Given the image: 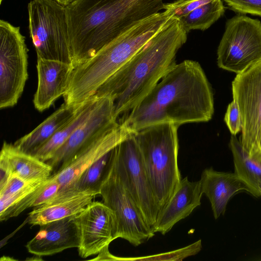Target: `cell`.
Instances as JSON below:
<instances>
[{
  "label": "cell",
  "mask_w": 261,
  "mask_h": 261,
  "mask_svg": "<svg viewBox=\"0 0 261 261\" xmlns=\"http://www.w3.org/2000/svg\"><path fill=\"white\" fill-rule=\"evenodd\" d=\"M212 89L199 63L175 64L120 123L135 133L166 122H205L214 114Z\"/></svg>",
  "instance_id": "6da1fadb"
},
{
  "label": "cell",
  "mask_w": 261,
  "mask_h": 261,
  "mask_svg": "<svg viewBox=\"0 0 261 261\" xmlns=\"http://www.w3.org/2000/svg\"><path fill=\"white\" fill-rule=\"evenodd\" d=\"M163 0H76L66 13L74 68L137 22L163 9Z\"/></svg>",
  "instance_id": "7a4b0ae2"
},
{
  "label": "cell",
  "mask_w": 261,
  "mask_h": 261,
  "mask_svg": "<svg viewBox=\"0 0 261 261\" xmlns=\"http://www.w3.org/2000/svg\"><path fill=\"white\" fill-rule=\"evenodd\" d=\"M187 40V33L179 20L171 17L94 96L111 98L118 119L132 110L176 64V54Z\"/></svg>",
  "instance_id": "3957f363"
},
{
  "label": "cell",
  "mask_w": 261,
  "mask_h": 261,
  "mask_svg": "<svg viewBox=\"0 0 261 261\" xmlns=\"http://www.w3.org/2000/svg\"><path fill=\"white\" fill-rule=\"evenodd\" d=\"M171 17L165 11L133 25L85 62L74 68L64 103L77 106L93 97L98 88L139 51Z\"/></svg>",
  "instance_id": "277c9868"
},
{
  "label": "cell",
  "mask_w": 261,
  "mask_h": 261,
  "mask_svg": "<svg viewBox=\"0 0 261 261\" xmlns=\"http://www.w3.org/2000/svg\"><path fill=\"white\" fill-rule=\"evenodd\" d=\"M178 127L172 123H162L147 127L134 134L159 212L170 200L182 179L177 160Z\"/></svg>",
  "instance_id": "5b68a950"
},
{
  "label": "cell",
  "mask_w": 261,
  "mask_h": 261,
  "mask_svg": "<svg viewBox=\"0 0 261 261\" xmlns=\"http://www.w3.org/2000/svg\"><path fill=\"white\" fill-rule=\"evenodd\" d=\"M28 10L37 58L72 64L65 7L54 0H31Z\"/></svg>",
  "instance_id": "8992f818"
},
{
  "label": "cell",
  "mask_w": 261,
  "mask_h": 261,
  "mask_svg": "<svg viewBox=\"0 0 261 261\" xmlns=\"http://www.w3.org/2000/svg\"><path fill=\"white\" fill-rule=\"evenodd\" d=\"M217 55L218 67L236 74L261 61V22L240 14L227 20Z\"/></svg>",
  "instance_id": "52a82bcc"
},
{
  "label": "cell",
  "mask_w": 261,
  "mask_h": 261,
  "mask_svg": "<svg viewBox=\"0 0 261 261\" xmlns=\"http://www.w3.org/2000/svg\"><path fill=\"white\" fill-rule=\"evenodd\" d=\"M103 203L113 214L114 240L122 238L138 246L154 236L124 185L116 161L100 191Z\"/></svg>",
  "instance_id": "ba28073f"
},
{
  "label": "cell",
  "mask_w": 261,
  "mask_h": 261,
  "mask_svg": "<svg viewBox=\"0 0 261 261\" xmlns=\"http://www.w3.org/2000/svg\"><path fill=\"white\" fill-rule=\"evenodd\" d=\"M28 49L20 27L0 21V108L14 106L28 78Z\"/></svg>",
  "instance_id": "9c48e42d"
},
{
  "label": "cell",
  "mask_w": 261,
  "mask_h": 261,
  "mask_svg": "<svg viewBox=\"0 0 261 261\" xmlns=\"http://www.w3.org/2000/svg\"><path fill=\"white\" fill-rule=\"evenodd\" d=\"M134 134L118 145L116 165L124 185L146 222L152 228L159 208Z\"/></svg>",
  "instance_id": "30bf717a"
},
{
  "label": "cell",
  "mask_w": 261,
  "mask_h": 261,
  "mask_svg": "<svg viewBox=\"0 0 261 261\" xmlns=\"http://www.w3.org/2000/svg\"><path fill=\"white\" fill-rule=\"evenodd\" d=\"M232 92L242 121L240 141L249 155L261 153L258 147L261 132V61L237 74L232 82Z\"/></svg>",
  "instance_id": "8fae6325"
},
{
  "label": "cell",
  "mask_w": 261,
  "mask_h": 261,
  "mask_svg": "<svg viewBox=\"0 0 261 261\" xmlns=\"http://www.w3.org/2000/svg\"><path fill=\"white\" fill-rule=\"evenodd\" d=\"M113 100L109 97H98L89 116L74 130L66 142L46 162L53 169L64 168L83 148L100 135L118 126Z\"/></svg>",
  "instance_id": "7c38bea8"
},
{
  "label": "cell",
  "mask_w": 261,
  "mask_h": 261,
  "mask_svg": "<svg viewBox=\"0 0 261 261\" xmlns=\"http://www.w3.org/2000/svg\"><path fill=\"white\" fill-rule=\"evenodd\" d=\"M80 230L79 254L82 258L98 254L114 241V216L103 202L92 201L77 215Z\"/></svg>",
  "instance_id": "4fadbf2b"
},
{
  "label": "cell",
  "mask_w": 261,
  "mask_h": 261,
  "mask_svg": "<svg viewBox=\"0 0 261 261\" xmlns=\"http://www.w3.org/2000/svg\"><path fill=\"white\" fill-rule=\"evenodd\" d=\"M134 133L124 124L118 126L94 139L80 150L66 165L58 170L53 177L65 189L74 184L90 166Z\"/></svg>",
  "instance_id": "5bb4252c"
},
{
  "label": "cell",
  "mask_w": 261,
  "mask_h": 261,
  "mask_svg": "<svg viewBox=\"0 0 261 261\" xmlns=\"http://www.w3.org/2000/svg\"><path fill=\"white\" fill-rule=\"evenodd\" d=\"M39 226L37 233L25 245L29 253L39 256H47L79 247L80 236L77 215Z\"/></svg>",
  "instance_id": "9a60e30c"
},
{
  "label": "cell",
  "mask_w": 261,
  "mask_h": 261,
  "mask_svg": "<svg viewBox=\"0 0 261 261\" xmlns=\"http://www.w3.org/2000/svg\"><path fill=\"white\" fill-rule=\"evenodd\" d=\"M73 69L70 63L37 58L38 86L33 98L36 109L43 112L63 96Z\"/></svg>",
  "instance_id": "2e32d148"
},
{
  "label": "cell",
  "mask_w": 261,
  "mask_h": 261,
  "mask_svg": "<svg viewBox=\"0 0 261 261\" xmlns=\"http://www.w3.org/2000/svg\"><path fill=\"white\" fill-rule=\"evenodd\" d=\"M200 180L190 181L188 177L181 179L173 195L160 211L153 231L165 235L179 221L187 218L201 204L202 195Z\"/></svg>",
  "instance_id": "e0dca14e"
},
{
  "label": "cell",
  "mask_w": 261,
  "mask_h": 261,
  "mask_svg": "<svg viewBox=\"0 0 261 261\" xmlns=\"http://www.w3.org/2000/svg\"><path fill=\"white\" fill-rule=\"evenodd\" d=\"M201 190L208 198L215 219L225 213L230 198L245 191L255 196L253 191L234 172L217 171L213 168L205 169L199 180Z\"/></svg>",
  "instance_id": "ac0fdd59"
},
{
  "label": "cell",
  "mask_w": 261,
  "mask_h": 261,
  "mask_svg": "<svg viewBox=\"0 0 261 261\" xmlns=\"http://www.w3.org/2000/svg\"><path fill=\"white\" fill-rule=\"evenodd\" d=\"M96 195L89 192L60 193L50 201L34 207L29 214L28 223L32 226H39L77 215L93 201Z\"/></svg>",
  "instance_id": "d6986e66"
},
{
  "label": "cell",
  "mask_w": 261,
  "mask_h": 261,
  "mask_svg": "<svg viewBox=\"0 0 261 261\" xmlns=\"http://www.w3.org/2000/svg\"><path fill=\"white\" fill-rule=\"evenodd\" d=\"M0 166L6 168L11 174L17 175L28 182L46 180L51 175L54 170L46 162L5 141L1 151Z\"/></svg>",
  "instance_id": "ffe728a7"
},
{
  "label": "cell",
  "mask_w": 261,
  "mask_h": 261,
  "mask_svg": "<svg viewBox=\"0 0 261 261\" xmlns=\"http://www.w3.org/2000/svg\"><path fill=\"white\" fill-rule=\"evenodd\" d=\"M80 105L71 106L64 103L34 129L16 140L13 145L19 150L33 154L71 118Z\"/></svg>",
  "instance_id": "44dd1931"
},
{
  "label": "cell",
  "mask_w": 261,
  "mask_h": 261,
  "mask_svg": "<svg viewBox=\"0 0 261 261\" xmlns=\"http://www.w3.org/2000/svg\"><path fill=\"white\" fill-rule=\"evenodd\" d=\"M117 146L86 169L74 184L60 191L89 192L96 195L99 194L103 182L115 164L117 154Z\"/></svg>",
  "instance_id": "7402d4cb"
},
{
  "label": "cell",
  "mask_w": 261,
  "mask_h": 261,
  "mask_svg": "<svg viewBox=\"0 0 261 261\" xmlns=\"http://www.w3.org/2000/svg\"><path fill=\"white\" fill-rule=\"evenodd\" d=\"M229 145L233 156L234 173L253 191L255 197L260 196L261 153L249 155L234 135H231Z\"/></svg>",
  "instance_id": "603a6c76"
},
{
  "label": "cell",
  "mask_w": 261,
  "mask_h": 261,
  "mask_svg": "<svg viewBox=\"0 0 261 261\" xmlns=\"http://www.w3.org/2000/svg\"><path fill=\"white\" fill-rule=\"evenodd\" d=\"M97 99L98 97L93 96L81 103L71 118L32 155L45 162L51 159L56 152L89 116Z\"/></svg>",
  "instance_id": "cb8c5ba5"
},
{
  "label": "cell",
  "mask_w": 261,
  "mask_h": 261,
  "mask_svg": "<svg viewBox=\"0 0 261 261\" xmlns=\"http://www.w3.org/2000/svg\"><path fill=\"white\" fill-rule=\"evenodd\" d=\"M225 7L221 0H213L178 19L188 34L192 30L204 31L223 15Z\"/></svg>",
  "instance_id": "d4e9b609"
},
{
  "label": "cell",
  "mask_w": 261,
  "mask_h": 261,
  "mask_svg": "<svg viewBox=\"0 0 261 261\" xmlns=\"http://www.w3.org/2000/svg\"><path fill=\"white\" fill-rule=\"evenodd\" d=\"M201 249V241L199 240L186 247L170 252L137 257L116 256L115 260H181L187 257L197 254Z\"/></svg>",
  "instance_id": "484cf974"
},
{
  "label": "cell",
  "mask_w": 261,
  "mask_h": 261,
  "mask_svg": "<svg viewBox=\"0 0 261 261\" xmlns=\"http://www.w3.org/2000/svg\"><path fill=\"white\" fill-rule=\"evenodd\" d=\"M213 0H176L164 4L163 9L172 17L179 19Z\"/></svg>",
  "instance_id": "4316f807"
},
{
  "label": "cell",
  "mask_w": 261,
  "mask_h": 261,
  "mask_svg": "<svg viewBox=\"0 0 261 261\" xmlns=\"http://www.w3.org/2000/svg\"><path fill=\"white\" fill-rule=\"evenodd\" d=\"M231 10L240 14L261 17V0H223Z\"/></svg>",
  "instance_id": "83f0119b"
},
{
  "label": "cell",
  "mask_w": 261,
  "mask_h": 261,
  "mask_svg": "<svg viewBox=\"0 0 261 261\" xmlns=\"http://www.w3.org/2000/svg\"><path fill=\"white\" fill-rule=\"evenodd\" d=\"M224 121L231 135L236 136L242 129V121L238 106L233 100L228 105Z\"/></svg>",
  "instance_id": "f1b7e54d"
},
{
  "label": "cell",
  "mask_w": 261,
  "mask_h": 261,
  "mask_svg": "<svg viewBox=\"0 0 261 261\" xmlns=\"http://www.w3.org/2000/svg\"><path fill=\"white\" fill-rule=\"evenodd\" d=\"M61 189V185L51 175L47 179L43 190L34 202L33 207L45 204L55 198Z\"/></svg>",
  "instance_id": "f546056e"
},
{
  "label": "cell",
  "mask_w": 261,
  "mask_h": 261,
  "mask_svg": "<svg viewBox=\"0 0 261 261\" xmlns=\"http://www.w3.org/2000/svg\"><path fill=\"white\" fill-rule=\"evenodd\" d=\"M33 182H28L17 175L11 174L6 184L0 188V198L11 195Z\"/></svg>",
  "instance_id": "4dcf8cb0"
},
{
  "label": "cell",
  "mask_w": 261,
  "mask_h": 261,
  "mask_svg": "<svg viewBox=\"0 0 261 261\" xmlns=\"http://www.w3.org/2000/svg\"><path fill=\"white\" fill-rule=\"evenodd\" d=\"M59 3V4L64 6L66 7L68 6L69 5L71 4L76 0H54Z\"/></svg>",
  "instance_id": "1f68e13d"
},
{
  "label": "cell",
  "mask_w": 261,
  "mask_h": 261,
  "mask_svg": "<svg viewBox=\"0 0 261 261\" xmlns=\"http://www.w3.org/2000/svg\"><path fill=\"white\" fill-rule=\"evenodd\" d=\"M258 147L259 149L261 152V132L259 136V141H258Z\"/></svg>",
  "instance_id": "d6a6232c"
},
{
  "label": "cell",
  "mask_w": 261,
  "mask_h": 261,
  "mask_svg": "<svg viewBox=\"0 0 261 261\" xmlns=\"http://www.w3.org/2000/svg\"><path fill=\"white\" fill-rule=\"evenodd\" d=\"M3 0H1V3L2 2Z\"/></svg>",
  "instance_id": "836d02e7"
},
{
  "label": "cell",
  "mask_w": 261,
  "mask_h": 261,
  "mask_svg": "<svg viewBox=\"0 0 261 261\" xmlns=\"http://www.w3.org/2000/svg\"><path fill=\"white\" fill-rule=\"evenodd\" d=\"M260 196H261V191H260Z\"/></svg>",
  "instance_id": "e575fe53"
}]
</instances>
